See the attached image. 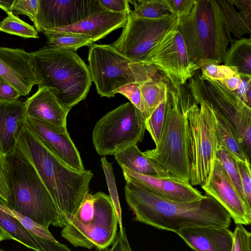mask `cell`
Returning <instances> with one entry per match:
<instances>
[{
	"mask_svg": "<svg viewBox=\"0 0 251 251\" xmlns=\"http://www.w3.org/2000/svg\"><path fill=\"white\" fill-rule=\"evenodd\" d=\"M125 194L136 221L177 234L181 229L187 227L228 228L231 222L229 213L206 194L197 201L178 202L130 182H126Z\"/></svg>",
	"mask_w": 251,
	"mask_h": 251,
	"instance_id": "obj_1",
	"label": "cell"
},
{
	"mask_svg": "<svg viewBox=\"0 0 251 251\" xmlns=\"http://www.w3.org/2000/svg\"><path fill=\"white\" fill-rule=\"evenodd\" d=\"M16 152L34 169L45 185L64 227L89 192L93 173L77 170L67 164L25 125Z\"/></svg>",
	"mask_w": 251,
	"mask_h": 251,
	"instance_id": "obj_2",
	"label": "cell"
},
{
	"mask_svg": "<svg viewBox=\"0 0 251 251\" xmlns=\"http://www.w3.org/2000/svg\"><path fill=\"white\" fill-rule=\"evenodd\" d=\"M30 53L38 88H48L66 113L85 99L91 76L75 51L47 45Z\"/></svg>",
	"mask_w": 251,
	"mask_h": 251,
	"instance_id": "obj_3",
	"label": "cell"
},
{
	"mask_svg": "<svg viewBox=\"0 0 251 251\" xmlns=\"http://www.w3.org/2000/svg\"><path fill=\"white\" fill-rule=\"evenodd\" d=\"M176 29L182 36L190 61L198 69L222 63L232 40L219 0H195L191 12L178 19Z\"/></svg>",
	"mask_w": 251,
	"mask_h": 251,
	"instance_id": "obj_4",
	"label": "cell"
},
{
	"mask_svg": "<svg viewBox=\"0 0 251 251\" xmlns=\"http://www.w3.org/2000/svg\"><path fill=\"white\" fill-rule=\"evenodd\" d=\"M187 100L182 86L169 83L163 129L155 148L143 153L165 170L172 179L190 181Z\"/></svg>",
	"mask_w": 251,
	"mask_h": 251,
	"instance_id": "obj_5",
	"label": "cell"
},
{
	"mask_svg": "<svg viewBox=\"0 0 251 251\" xmlns=\"http://www.w3.org/2000/svg\"><path fill=\"white\" fill-rule=\"evenodd\" d=\"M187 116L189 126L190 181L205 184L215 163L218 148L216 118L210 103L202 96L193 76L189 79Z\"/></svg>",
	"mask_w": 251,
	"mask_h": 251,
	"instance_id": "obj_6",
	"label": "cell"
},
{
	"mask_svg": "<svg viewBox=\"0 0 251 251\" xmlns=\"http://www.w3.org/2000/svg\"><path fill=\"white\" fill-rule=\"evenodd\" d=\"M118 223L110 197L101 192H88L61 235L75 247L102 250L114 241Z\"/></svg>",
	"mask_w": 251,
	"mask_h": 251,
	"instance_id": "obj_7",
	"label": "cell"
},
{
	"mask_svg": "<svg viewBox=\"0 0 251 251\" xmlns=\"http://www.w3.org/2000/svg\"><path fill=\"white\" fill-rule=\"evenodd\" d=\"M12 174L9 208L49 228L63 227L59 211L34 169L16 152L9 156Z\"/></svg>",
	"mask_w": 251,
	"mask_h": 251,
	"instance_id": "obj_8",
	"label": "cell"
},
{
	"mask_svg": "<svg viewBox=\"0 0 251 251\" xmlns=\"http://www.w3.org/2000/svg\"><path fill=\"white\" fill-rule=\"evenodd\" d=\"M88 60L92 81L101 97L113 98L125 85L156 79V70L133 61L111 45L92 44Z\"/></svg>",
	"mask_w": 251,
	"mask_h": 251,
	"instance_id": "obj_9",
	"label": "cell"
},
{
	"mask_svg": "<svg viewBox=\"0 0 251 251\" xmlns=\"http://www.w3.org/2000/svg\"><path fill=\"white\" fill-rule=\"evenodd\" d=\"M145 118L130 102L122 104L102 117L96 124L92 141L100 155H112L142 142Z\"/></svg>",
	"mask_w": 251,
	"mask_h": 251,
	"instance_id": "obj_10",
	"label": "cell"
},
{
	"mask_svg": "<svg viewBox=\"0 0 251 251\" xmlns=\"http://www.w3.org/2000/svg\"><path fill=\"white\" fill-rule=\"evenodd\" d=\"M178 22L173 14L151 19L139 17L131 10L120 37L111 45L130 60L142 64L163 37L176 27Z\"/></svg>",
	"mask_w": 251,
	"mask_h": 251,
	"instance_id": "obj_11",
	"label": "cell"
},
{
	"mask_svg": "<svg viewBox=\"0 0 251 251\" xmlns=\"http://www.w3.org/2000/svg\"><path fill=\"white\" fill-rule=\"evenodd\" d=\"M203 98L221 113L234 127L239 139L250 157L251 152V108L235 92L220 82L201 75L193 76Z\"/></svg>",
	"mask_w": 251,
	"mask_h": 251,
	"instance_id": "obj_12",
	"label": "cell"
},
{
	"mask_svg": "<svg viewBox=\"0 0 251 251\" xmlns=\"http://www.w3.org/2000/svg\"><path fill=\"white\" fill-rule=\"evenodd\" d=\"M142 65L161 72L174 87L185 84L198 67L190 61L182 36L176 27L151 50Z\"/></svg>",
	"mask_w": 251,
	"mask_h": 251,
	"instance_id": "obj_13",
	"label": "cell"
},
{
	"mask_svg": "<svg viewBox=\"0 0 251 251\" xmlns=\"http://www.w3.org/2000/svg\"><path fill=\"white\" fill-rule=\"evenodd\" d=\"M98 0H39L38 32L74 25L101 10Z\"/></svg>",
	"mask_w": 251,
	"mask_h": 251,
	"instance_id": "obj_14",
	"label": "cell"
},
{
	"mask_svg": "<svg viewBox=\"0 0 251 251\" xmlns=\"http://www.w3.org/2000/svg\"><path fill=\"white\" fill-rule=\"evenodd\" d=\"M201 187L225 208L236 224L250 225L251 214L217 157L208 180Z\"/></svg>",
	"mask_w": 251,
	"mask_h": 251,
	"instance_id": "obj_15",
	"label": "cell"
},
{
	"mask_svg": "<svg viewBox=\"0 0 251 251\" xmlns=\"http://www.w3.org/2000/svg\"><path fill=\"white\" fill-rule=\"evenodd\" d=\"M0 80L26 96L38 81L33 70L30 53L23 49L0 47Z\"/></svg>",
	"mask_w": 251,
	"mask_h": 251,
	"instance_id": "obj_16",
	"label": "cell"
},
{
	"mask_svg": "<svg viewBox=\"0 0 251 251\" xmlns=\"http://www.w3.org/2000/svg\"><path fill=\"white\" fill-rule=\"evenodd\" d=\"M25 126L63 162L79 171L85 170L80 154L66 129L44 121L25 118Z\"/></svg>",
	"mask_w": 251,
	"mask_h": 251,
	"instance_id": "obj_17",
	"label": "cell"
},
{
	"mask_svg": "<svg viewBox=\"0 0 251 251\" xmlns=\"http://www.w3.org/2000/svg\"><path fill=\"white\" fill-rule=\"evenodd\" d=\"M126 182L145 188L168 200L182 202H191L201 199V193L189 183L171 179L153 176L121 168Z\"/></svg>",
	"mask_w": 251,
	"mask_h": 251,
	"instance_id": "obj_18",
	"label": "cell"
},
{
	"mask_svg": "<svg viewBox=\"0 0 251 251\" xmlns=\"http://www.w3.org/2000/svg\"><path fill=\"white\" fill-rule=\"evenodd\" d=\"M128 14L114 13L102 8L74 25L50 30L81 35L94 43L114 30L123 27L127 23Z\"/></svg>",
	"mask_w": 251,
	"mask_h": 251,
	"instance_id": "obj_19",
	"label": "cell"
},
{
	"mask_svg": "<svg viewBox=\"0 0 251 251\" xmlns=\"http://www.w3.org/2000/svg\"><path fill=\"white\" fill-rule=\"evenodd\" d=\"M25 118V101H0V150L5 155L16 152Z\"/></svg>",
	"mask_w": 251,
	"mask_h": 251,
	"instance_id": "obj_20",
	"label": "cell"
},
{
	"mask_svg": "<svg viewBox=\"0 0 251 251\" xmlns=\"http://www.w3.org/2000/svg\"><path fill=\"white\" fill-rule=\"evenodd\" d=\"M178 235L195 251H231L233 232L228 228L212 226L187 227Z\"/></svg>",
	"mask_w": 251,
	"mask_h": 251,
	"instance_id": "obj_21",
	"label": "cell"
},
{
	"mask_svg": "<svg viewBox=\"0 0 251 251\" xmlns=\"http://www.w3.org/2000/svg\"><path fill=\"white\" fill-rule=\"evenodd\" d=\"M26 118L44 121L61 129H66L68 113L47 88H38L25 101Z\"/></svg>",
	"mask_w": 251,
	"mask_h": 251,
	"instance_id": "obj_22",
	"label": "cell"
},
{
	"mask_svg": "<svg viewBox=\"0 0 251 251\" xmlns=\"http://www.w3.org/2000/svg\"><path fill=\"white\" fill-rule=\"evenodd\" d=\"M0 226L15 241L35 251H72L57 240L52 241L36 236L14 217L0 209Z\"/></svg>",
	"mask_w": 251,
	"mask_h": 251,
	"instance_id": "obj_23",
	"label": "cell"
},
{
	"mask_svg": "<svg viewBox=\"0 0 251 251\" xmlns=\"http://www.w3.org/2000/svg\"><path fill=\"white\" fill-rule=\"evenodd\" d=\"M114 156L121 168L124 167L141 174L172 179L165 170L147 157L138 149L137 145L131 146L115 154Z\"/></svg>",
	"mask_w": 251,
	"mask_h": 251,
	"instance_id": "obj_24",
	"label": "cell"
},
{
	"mask_svg": "<svg viewBox=\"0 0 251 251\" xmlns=\"http://www.w3.org/2000/svg\"><path fill=\"white\" fill-rule=\"evenodd\" d=\"M212 108L216 118L218 145H221L235 159L250 162V157L234 127L221 113L213 107Z\"/></svg>",
	"mask_w": 251,
	"mask_h": 251,
	"instance_id": "obj_25",
	"label": "cell"
},
{
	"mask_svg": "<svg viewBox=\"0 0 251 251\" xmlns=\"http://www.w3.org/2000/svg\"><path fill=\"white\" fill-rule=\"evenodd\" d=\"M230 43L224 56V65L231 68L239 75H251V38L243 37Z\"/></svg>",
	"mask_w": 251,
	"mask_h": 251,
	"instance_id": "obj_26",
	"label": "cell"
},
{
	"mask_svg": "<svg viewBox=\"0 0 251 251\" xmlns=\"http://www.w3.org/2000/svg\"><path fill=\"white\" fill-rule=\"evenodd\" d=\"M224 16L229 27L231 33L238 39L245 34H250L251 21L237 12L231 0H219Z\"/></svg>",
	"mask_w": 251,
	"mask_h": 251,
	"instance_id": "obj_27",
	"label": "cell"
},
{
	"mask_svg": "<svg viewBox=\"0 0 251 251\" xmlns=\"http://www.w3.org/2000/svg\"><path fill=\"white\" fill-rule=\"evenodd\" d=\"M142 97L149 116L167 97L168 85L165 80L154 79L140 83Z\"/></svg>",
	"mask_w": 251,
	"mask_h": 251,
	"instance_id": "obj_28",
	"label": "cell"
},
{
	"mask_svg": "<svg viewBox=\"0 0 251 251\" xmlns=\"http://www.w3.org/2000/svg\"><path fill=\"white\" fill-rule=\"evenodd\" d=\"M47 39L48 45L55 48H61L77 50L84 46H90L93 42L79 34L64 33L52 30L43 32Z\"/></svg>",
	"mask_w": 251,
	"mask_h": 251,
	"instance_id": "obj_29",
	"label": "cell"
},
{
	"mask_svg": "<svg viewBox=\"0 0 251 251\" xmlns=\"http://www.w3.org/2000/svg\"><path fill=\"white\" fill-rule=\"evenodd\" d=\"M134 6L132 12L143 18L157 19L172 14L166 0H130Z\"/></svg>",
	"mask_w": 251,
	"mask_h": 251,
	"instance_id": "obj_30",
	"label": "cell"
},
{
	"mask_svg": "<svg viewBox=\"0 0 251 251\" xmlns=\"http://www.w3.org/2000/svg\"><path fill=\"white\" fill-rule=\"evenodd\" d=\"M216 157L221 162L229 178L244 203L248 212L251 214V208L245 199L239 172L235 159L221 145H218Z\"/></svg>",
	"mask_w": 251,
	"mask_h": 251,
	"instance_id": "obj_31",
	"label": "cell"
},
{
	"mask_svg": "<svg viewBox=\"0 0 251 251\" xmlns=\"http://www.w3.org/2000/svg\"><path fill=\"white\" fill-rule=\"evenodd\" d=\"M12 200V166L9 156L0 150V202L8 207Z\"/></svg>",
	"mask_w": 251,
	"mask_h": 251,
	"instance_id": "obj_32",
	"label": "cell"
},
{
	"mask_svg": "<svg viewBox=\"0 0 251 251\" xmlns=\"http://www.w3.org/2000/svg\"><path fill=\"white\" fill-rule=\"evenodd\" d=\"M0 31L24 38H38L34 26L24 22L14 14H8L0 23Z\"/></svg>",
	"mask_w": 251,
	"mask_h": 251,
	"instance_id": "obj_33",
	"label": "cell"
},
{
	"mask_svg": "<svg viewBox=\"0 0 251 251\" xmlns=\"http://www.w3.org/2000/svg\"><path fill=\"white\" fill-rule=\"evenodd\" d=\"M167 100V97L145 120L146 129L150 133L155 146L159 143L164 127Z\"/></svg>",
	"mask_w": 251,
	"mask_h": 251,
	"instance_id": "obj_34",
	"label": "cell"
},
{
	"mask_svg": "<svg viewBox=\"0 0 251 251\" xmlns=\"http://www.w3.org/2000/svg\"><path fill=\"white\" fill-rule=\"evenodd\" d=\"M101 163L105 174L107 187L110 193V197L112 200L118 221L120 225V231L122 232L125 230V228L123 226L122 224L121 208L112 164L107 161L105 157H101Z\"/></svg>",
	"mask_w": 251,
	"mask_h": 251,
	"instance_id": "obj_35",
	"label": "cell"
},
{
	"mask_svg": "<svg viewBox=\"0 0 251 251\" xmlns=\"http://www.w3.org/2000/svg\"><path fill=\"white\" fill-rule=\"evenodd\" d=\"M0 209L15 217L25 228L34 235L46 240L52 241H56L48 228L39 225L29 218L10 209L0 202Z\"/></svg>",
	"mask_w": 251,
	"mask_h": 251,
	"instance_id": "obj_36",
	"label": "cell"
},
{
	"mask_svg": "<svg viewBox=\"0 0 251 251\" xmlns=\"http://www.w3.org/2000/svg\"><path fill=\"white\" fill-rule=\"evenodd\" d=\"M140 83H132L125 85L117 89L115 94L119 93L126 97L140 111L145 119L149 117L148 110L145 104Z\"/></svg>",
	"mask_w": 251,
	"mask_h": 251,
	"instance_id": "obj_37",
	"label": "cell"
},
{
	"mask_svg": "<svg viewBox=\"0 0 251 251\" xmlns=\"http://www.w3.org/2000/svg\"><path fill=\"white\" fill-rule=\"evenodd\" d=\"M201 76L219 82L238 74L234 70L224 65L208 64L201 68Z\"/></svg>",
	"mask_w": 251,
	"mask_h": 251,
	"instance_id": "obj_38",
	"label": "cell"
},
{
	"mask_svg": "<svg viewBox=\"0 0 251 251\" xmlns=\"http://www.w3.org/2000/svg\"><path fill=\"white\" fill-rule=\"evenodd\" d=\"M38 7L39 0H15L12 10L17 17L19 14L28 17L35 27Z\"/></svg>",
	"mask_w": 251,
	"mask_h": 251,
	"instance_id": "obj_39",
	"label": "cell"
},
{
	"mask_svg": "<svg viewBox=\"0 0 251 251\" xmlns=\"http://www.w3.org/2000/svg\"><path fill=\"white\" fill-rule=\"evenodd\" d=\"M231 251H251V233L242 224H236Z\"/></svg>",
	"mask_w": 251,
	"mask_h": 251,
	"instance_id": "obj_40",
	"label": "cell"
},
{
	"mask_svg": "<svg viewBox=\"0 0 251 251\" xmlns=\"http://www.w3.org/2000/svg\"><path fill=\"white\" fill-rule=\"evenodd\" d=\"M239 172L242 189L248 207L251 208V170L250 162L235 159Z\"/></svg>",
	"mask_w": 251,
	"mask_h": 251,
	"instance_id": "obj_41",
	"label": "cell"
},
{
	"mask_svg": "<svg viewBox=\"0 0 251 251\" xmlns=\"http://www.w3.org/2000/svg\"><path fill=\"white\" fill-rule=\"evenodd\" d=\"M172 14L178 19L187 16L191 11L195 0H166Z\"/></svg>",
	"mask_w": 251,
	"mask_h": 251,
	"instance_id": "obj_42",
	"label": "cell"
},
{
	"mask_svg": "<svg viewBox=\"0 0 251 251\" xmlns=\"http://www.w3.org/2000/svg\"><path fill=\"white\" fill-rule=\"evenodd\" d=\"M100 6L114 13H128L130 11L127 0H98Z\"/></svg>",
	"mask_w": 251,
	"mask_h": 251,
	"instance_id": "obj_43",
	"label": "cell"
},
{
	"mask_svg": "<svg viewBox=\"0 0 251 251\" xmlns=\"http://www.w3.org/2000/svg\"><path fill=\"white\" fill-rule=\"evenodd\" d=\"M20 96L19 92L15 88L5 81L0 80V101H14Z\"/></svg>",
	"mask_w": 251,
	"mask_h": 251,
	"instance_id": "obj_44",
	"label": "cell"
},
{
	"mask_svg": "<svg viewBox=\"0 0 251 251\" xmlns=\"http://www.w3.org/2000/svg\"><path fill=\"white\" fill-rule=\"evenodd\" d=\"M111 247L102 250L103 251H132L128 242L125 229L117 233L116 237L111 245Z\"/></svg>",
	"mask_w": 251,
	"mask_h": 251,
	"instance_id": "obj_45",
	"label": "cell"
},
{
	"mask_svg": "<svg viewBox=\"0 0 251 251\" xmlns=\"http://www.w3.org/2000/svg\"><path fill=\"white\" fill-rule=\"evenodd\" d=\"M239 76L242 81L237 89L234 91L238 96L251 107V104L249 103L247 99L246 94L249 88L251 86V75H239Z\"/></svg>",
	"mask_w": 251,
	"mask_h": 251,
	"instance_id": "obj_46",
	"label": "cell"
},
{
	"mask_svg": "<svg viewBox=\"0 0 251 251\" xmlns=\"http://www.w3.org/2000/svg\"><path fill=\"white\" fill-rule=\"evenodd\" d=\"M246 19L251 21V0H231Z\"/></svg>",
	"mask_w": 251,
	"mask_h": 251,
	"instance_id": "obj_47",
	"label": "cell"
},
{
	"mask_svg": "<svg viewBox=\"0 0 251 251\" xmlns=\"http://www.w3.org/2000/svg\"><path fill=\"white\" fill-rule=\"evenodd\" d=\"M242 81L239 74L220 82L227 89L231 91L237 89Z\"/></svg>",
	"mask_w": 251,
	"mask_h": 251,
	"instance_id": "obj_48",
	"label": "cell"
},
{
	"mask_svg": "<svg viewBox=\"0 0 251 251\" xmlns=\"http://www.w3.org/2000/svg\"><path fill=\"white\" fill-rule=\"evenodd\" d=\"M15 0H0V8L7 15L13 14L12 7Z\"/></svg>",
	"mask_w": 251,
	"mask_h": 251,
	"instance_id": "obj_49",
	"label": "cell"
},
{
	"mask_svg": "<svg viewBox=\"0 0 251 251\" xmlns=\"http://www.w3.org/2000/svg\"><path fill=\"white\" fill-rule=\"evenodd\" d=\"M5 240H15L14 238L12 236L9 235L0 226V242Z\"/></svg>",
	"mask_w": 251,
	"mask_h": 251,
	"instance_id": "obj_50",
	"label": "cell"
},
{
	"mask_svg": "<svg viewBox=\"0 0 251 251\" xmlns=\"http://www.w3.org/2000/svg\"><path fill=\"white\" fill-rule=\"evenodd\" d=\"M0 251H5L4 250L1 249V248H0Z\"/></svg>",
	"mask_w": 251,
	"mask_h": 251,
	"instance_id": "obj_51",
	"label": "cell"
},
{
	"mask_svg": "<svg viewBox=\"0 0 251 251\" xmlns=\"http://www.w3.org/2000/svg\"></svg>",
	"mask_w": 251,
	"mask_h": 251,
	"instance_id": "obj_52",
	"label": "cell"
}]
</instances>
